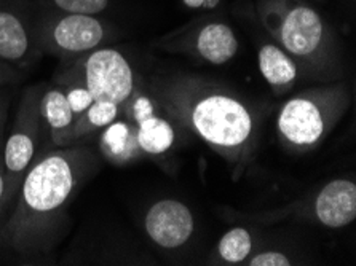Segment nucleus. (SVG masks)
<instances>
[{
  "label": "nucleus",
  "instance_id": "f257e3e1",
  "mask_svg": "<svg viewBox=\"0 0 356 266\" xmlns=\"http://www.w3.org/2000/svg\"><path fill=\"white\" fill-rule=\"evenodd\" d=\"M96 166L95 151L79 144L51 149L35 158L0 215V249L23 260L55 251L69 226V204Z\"/></svg>",
  "mask_w": 356,
  "mask_h": 266
},
{
  "label": "nucleus",
  "instance_id": "5701e85b",
  "mask_svg": "<svg viewBox=\"0 0 356 266\" xmlns=\"http://www.w3.org/2000/svg\"><path fill=\"white\" fill-rule=\"evenodd\" d=\"M5 194V172H3V160L0 153V209H2V199Z\"/></svg>",
  "mask_w": 356,
  "mask_h": 266
},
{
  "label": "nucleus",
  "instance_id": "aec40b11",
  "mask_svg": "<svg viewBox=\"0 0 356 266\" xmlns=\"http://www.w3.org/2000/svg\"><path fill=\"white\" fill-rule=\"evenodd\" d=\"M8 107H10V93L3 91L0 93V149H3L5 142V124H7L8 117Z\"/></svg>",
  "mask_w": 356,
  "mask_h": 266
},
{
  "label": "nucleus",
  "instance_id": "4468645a",
  "mask_svg": "<svg viewBox=\"0 0 356 266\" xmlns=\"http://www.w3.org/2000/svg\"><path fill=\"white\" fill-rule=\"evenodd\" d=\"M259 70L275 93L288 91L299 78L298 63L286 53L277 42H266L259 48Z\"/></svg>",
  "mask_w": 356,
  "mask_h": 266
},
{
  "label": "nucleus",
  "instance_id": "9d476101",
  "mask_svg": "<svg viewBox=\"0 0 356 266\" xmlns=\"http://www.w3.org/2000/svg\"><path fill=\"white\" fill-rule=\"evenodd\" d=\"M40 53L35 35V3L0 0V59L13 67H28Z\"/></svg>",
  "mask_w": 356,
  "mask_h": 266
},
{
  "label": "nucleus",
  "instance_id": "393cba45",
  "mask_svg": "<svg viewBox=\"0 0 356 266\" xmlns=\"http://www.w3.org/2000/svg\"><path fill=\"white\" fill-rule=\"evenodd\" d=\"M315 2H325V0H315Z\"/></svg>",
  "mask_w": 356,
  "mask_h": 266
},
{
  "label": "nucleus",
  "instance_id": "4be33fe9",
  "mask_svg": "<svg viewBox=\"0 0 356 266\" xmlns=\"http://www.w3.org/2000/svg\"><path fill=\"white\" fill-rule=\"evenodd\" d=\"M224 0H204L202 10L203 12H216V10L220 8Z\"/></svg>",
  "mask_w": 356,
  "mask_h": 266
},
{
  "label": "nucleus",
  "instance_id": "0eeeda50",
  "mask_svg": "<svg viewBox=\"0 0 356 266\" xmlns=\"http://www.w3.org/2000/svg\"><path fill=\"white\" fill-rule=\"evenodd\" d=\"M45 85H32L24 90L21 96L15 123L8 139L3 142V172H5V194L2 199V215L12 203L16 192L23 182L26 172L37 158L42 139L43 120L40 112V101Z\"/></svg>",
  "mask_w": 356,
  "mask_h": 266
},
{
  "label": "nucleus",
  "instance_id": "f8f14e48",
  "mask_svg": "<svg viewBox=\"0 0 356 266\" xmlns=\"http://www.w3.org/2000/svg\"><path fill=\"white\" fill-rule=\"evenodd\" d=\"M40 112L43 126L47 128L48 138H50L51 149L72 145L71 135L75 117L66 93L58 83L48 86V88L45 86L40 101Z\"/></svg>",
  "mask_w": 356,
  "mask_h": 266
},
{
  "label": "nucleus",
  "instance_id": "f03ea898",
  "mask_svg": "<svg viewBox=\"0 0 356 266\" xmlns=\"http://www.w3.org/2000/svg\"><path fill=\"white\" fill-rule=\"evenodd\" d=\"M159 106L227 163L238 178L251 163L257 144L252 108L230 90L192 75H168L154 81Z\"/></svg>",
  "mask_w": 356,
  "mask_h": 266
},
{
  "label": "nucleus",
  "instance_id": "412c9836",
  "mask_svg": "<svg viewBox=\"0 0 356 266\" xmlns=\"http://www.w3.org/2000/svg\"><path fill=\"white\" fill-rule=\"evenodd\" d=\"M16 78V69L12 66V64L5 63L0 59V86L10 83Z\"/></svg>",
  "mask_w": 356,
  "mask_h": 266
},
{
  "label": "nucleus",
  "instance_id": "7ed1b4c3",
  "mask_svg": "<svg viewBox=\"0 0 356 266\" xmlns=\"http://www.w3.org/2000/svg\"><path fill=\"white\" fill-rule=\"evenodd\" d=\"M262 29L299 69L326 72L337 63V37L327 21L305 0H256Z\"/></svg>",
  "mask_w": 356,
  "mask_h": 266
},
{
  "label": "nucleus",
  "instance_id": "a211bd4d",
  "mask_svg": "<svg viewBox=\"0 0 356 266\" xmlns=\"http://www.w3.org/2000/svg\"><path fill=\"white\" fill-rule=\"evenodd\" d=\"M35 5L59 13L101 16L111 8L112 0H37Z\"/></svg>",
  "mask_w": 356,
  "mask_h": 266
},
{
  "label": "nucleus",
  "instance_id": "6ab92c4d",
  "mask_svg": "<svg viewBox=\"0 0 356 266\" xmlns=\"http://www.w3.org/2000/svg\"><path fill=\"white\" fill-rule=\"evenodd\" d=\"M246 265L250 266H291L293 262L288 255L278 251H266V252H259L256 255H252L246 260Z\"/></svg>",
  "mask_w": 356,
  "mask_h": 266
},
{
  "label": "nucleus",
  "instance_id": "dca6fc26",
  "mask_svg": "<svg viewBox=\"0 0 356 266\" xmlns=\"http://www.w3.org/2000/svg\"><path fill=\"white\" fill-rule=\"evenodd\" d=\"M122 115V107L114 104V102L106 101H95L83 115L77 118L72 128L71 144H77L79 140L85 139L86 135L93 134L95 131L106 128L107 124L117 120Z\"/></svg>",
  "mask_w": 356,
  "mask_h": 266
},
{
  "label": "nucleus",
  "instance_id": "6e6552de",
  "mask_svg": "<svg viewBox=\"0 0 356 266\" xmlns=\"http://www.w3.org/2000/svg\"><path fill=\"white\" fill-rule=\"evenodd\" d=\"M66 63L77 70L95 101L114 102L123 107L136 88L131 63L118 48L99 47Z\"/></svg>",
  "mask_w": 356,
  "mask_h": 266
},
{
  "label": "nucleus",
  "instance_id": "20e7f679",
  "mask_svg": "<svg viewBox=\"0 0 356 266\" xmlns=\"http://www.w3.org/2000/svg\"><path fill=\"white\" fill-rule=\"evenodd\" d=\"M350 106L345 81L302 91L284 102L277 115L278 140L293 153H305L320 147Z\"/></svg>",
  "mask_w": 356,
  "mask_h": 266
},
{
  "label": "nucleus",
  "instance_id": "39448f33",
  "mask_svg": "<svg viewBox=\"0 0 356 266\" xmlns=\"http://www.w3.org/2000/svg\"><path fill=\"white\" fill-rule=\"evenodd\" d=\"M229 222L251 225H270L282 220H305L326 228H343L356 219V183L350 178H334L309 198L296 199L280 209L243 214L224 210Z\"/></svg>",
  "mask_w": 356,
  "mask_h": 266
},
{
  "label": "nucleus",
  "instance_id": "b1692460",
  "mask_svg": "<svg viewBox=\"0 0 356 266\" xmlns=\"http://www.w3.org/2000/svg\"><path fill=\"white\" fill-rule=\"evenodd\" d=\"M181 2L188 10H202L204 0H181Z\"/></svg>",
  "mask_w": 356,
  "mask_h": 266
},
{
  "label": "nucleus",
  "instance_id": "ddd939ff",
  "mask_svg": "<svg viewBox=\"0 0 356 266\" xmlns=\"http://www.w3.org/2000/svg\"><path fill=\"white\" fill-rule=\"evenodd\" d=\"M99 150L107 161L123 166L141 158L143 151L138 145L136 126L127 118L117 120L102 128L99 135Z\"/></svg>",
  "mask_w": 356,
  "mask_h": 266
},
{
  "label": "nucleus",
  "instance_id": "2eb2a0df",
  "mask_svg": "<svg viewBox=\"0 0 356 266\" xmlns=\"http://www.w3.org/2000/svg\"><path fill=\"white\" fill-rule=\"evenodd\" d=\"M134 126H136V139L143 155H163L176 140V133L171 122L161 117L159 112L136 122Z\"/></svg>",
  "mask_w": 356,
  "mask_h": 266
},
{
  "label": "nucleus",
  "instance_id": "423d86ee",
  "mask_svg": "<svg viewBox=\"0 0 356 266\" xmlns=\"http://www.w3.org/2000/svg\"><path fill=\"white\" fill-rule=\"evenodd\" d=\"M115 26L101 16L59 13L35 5V35L42 51L63 61L96 50L112 40Z\"/></svg>",
  "mask_w": 356,
  "mask_h": 266
},
{
  "label": "nucleus",
  "instance_id": "f3484780",
  "mask_svg": "<svg viewBox=\"0 0 356 266\" xmlns=\"http://www.w3.org/2000/svg\"><path fill=\"white\" fill-rule=\"evenodd\" d=\"M252 252V236L245 226H235L220 238L216 246V257L227 265L246 262Z\"/></svg>",
  "mask_w": 356,
  "mask_h": 266
},
{
  "label": "nucleus",
  "instance_id": "1a4fd4ad",
  "mask_svg": "<svg viewBox=\"0 0 356 266\" xmlns=\"http://www.w3.org/2000/svg\"><path fill=\"white\" fill-rule=\"evenodd\" d=\"M159 47L166 51L186 53L211 66H222L236 56L240 42L227 21L203 16L161 37Z\"/></svg>",
  "mask_w": 356,
  "mask_h": 266
},
{
  "label": "nucleus",
  "instance_id": "9b49d317",
  "mask_svg": "<svg viewBox=\"0 0 356 266\" xmlns=\"http://www.w3.org/2000/svg\"><path fill=\"white\" fill-rule=\"evenodd\" d=\"M144 228L159 247L172 251L191 240L195 230L192 210L177 199H160L150 206L144 217Z\"/></svg>",
  "mask_w": 356,
  "mask_h": 266
}]
</instances>
